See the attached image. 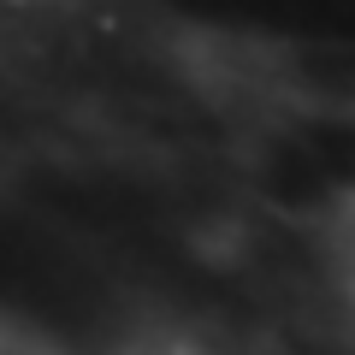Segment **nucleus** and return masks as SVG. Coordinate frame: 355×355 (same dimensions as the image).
I'll use <instances>...</instances> for the list:
<instances>
[{"mask_svg": "<svg viewBox=\"0 0 355 355\" xmlns=\"http://www.w3.org/2000/svg\"><path fill=\"white\" fill-rule=\"evenodd\" d=\"M113 355H196V349L184 338H160V331H154V338H125Z\"/></svg>", "mask_w": 355, "mask_h": 355, "instance_id": "nucleus-1", "label": "nucleus"}, {"mask_svg": "<svg viewBox=\"0 0 355 355\" xmlns=\"http://www.w3.org/2000/svg\"><path fill=\"white\" fill-rule=\"evenodd\" d=\"M6 12H60V6H77V0H0Z\"/></svg>", "mask_w": 355, "mask_h": 355, "instance_id": "nucleus-2", "label": "nucleus"}]
</instances>
